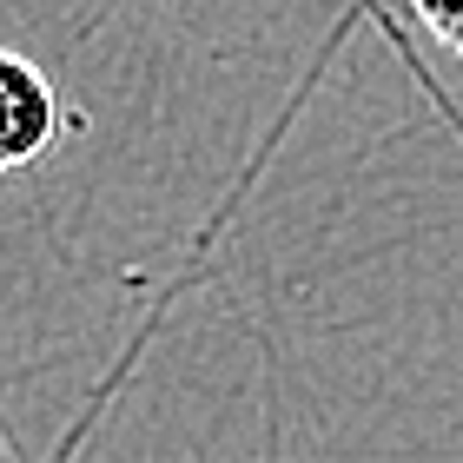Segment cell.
<instances>
[{
    "instance_id": "cell-2",
    "label": "cell",
    "mask_w": 463,
    "mask_h": 463,
    "mask_svg": "<svg viewBox=\"0 0 463 463\" xmlns=\"http://www.w3.org/2000/svg\"><path fill=\"white\" fill-rule=\"evenodd\" d=\"M411 14L424 20V33L437 47H450L463 60V0H411Z\"/></svg>"
},
{
    "instance_id": "cell-1",
    "label": "cell",
    "mask_w": 463,
    "mask_h": 463,
    "mask_svg": "<svg viewBox=\"0 0 463 463\" xmlns=\"http://www.w3.org/2000/svg\"><path fill=\"white\" fill-rule=\"evenodd\" d=\"M67 133H73V113H67L60 80L40 60L0 47V179L47 159Z\"/></svg>"
}]
</instances>
